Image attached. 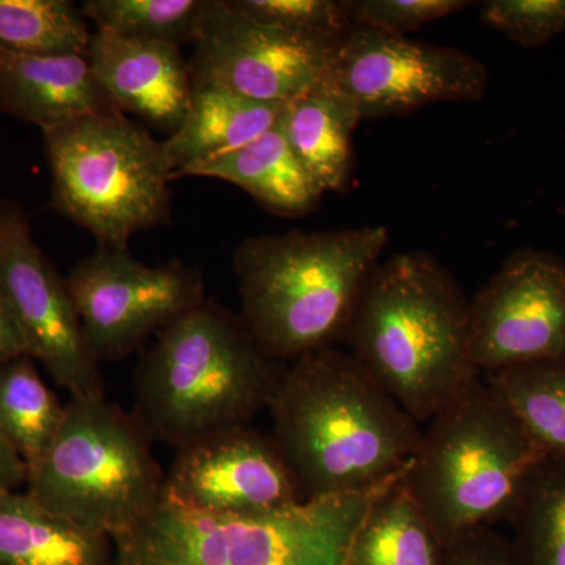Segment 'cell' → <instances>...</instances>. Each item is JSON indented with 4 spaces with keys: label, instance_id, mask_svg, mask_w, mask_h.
I'll return each mask as SVG.
<instances>
[{
    "label": "cell",
    "instance_id": "obj_6",
    "mask_svg": "<svg viewBox=\"0 0 565 565\" xmlns=\"http://www.w3.org/2000/svg\"><path fill=\"white\" fill-rule=\"evenodd\" d=\"M386 486L255 515L203 514L161 500L111 542L114 565H348L356 527Z\"/></svg>",
    "mask_w": 565,
    "mask_h": 565
},
{
    "label": "cell",
    "instance_id": "obj_32",
    "mask_svg": "<svg viewBox=\"0 0 565 565\" xmlns=\"http://www.w3.org/2000/svg\"><path fill=\"white\" fill-rule=\"evenodd\" d=\"M25 482L28 467L9 440L0 434V494L20 492Z\"/></svg>",
    "mask_w": 565,
    "mask_h": 565
},
{
    "label": "cell",
    "instance_id": "obj_15",
    "mask_svg": "<svg viewBox=\"0 0 565 565\" xmlns=\"http://www.w3.org/2000/svg\"><path fill=\"white\" fill-rule=\"evenodd\" d=\"M87 58L118 110L169 136L178 131L193 95L191 65L180 47L96 31Z\"/></svg>",
    "mask_w": 565,
    "mask_h": 565
},
{
    "label": "cell",
    "instance_id": "obj_30",
    "mask_svg": "<svg viewBox=\"0 0 565 565\" xmlns=\"http://www.w3.org/2000/svg\"><path fill=\"white\" fill-rule=\"evenodd\" d=\"M446 565H520L514 545L490 526L446 546Z\"/></svg>",
    "mask_w": 565,
    "mask_h": 565
},
{
    "label": "cell",
    "instance_id": "obj_13",
    "mask_svg": "<svg viewBox=\"0 0 565 565\" xmlns=\"http://www.w3.org/2000/svg\"><path fill=\"white\" fill-rule=\"evenodd\" d=\"M340 44L258 24L215 0L189 65L193 84L288 104L330 84Z\"/></svg>",
    "mask_w": 565,
    "mask_h": 565
},
{
    "label": "cell",
    "instance_id": "obj_9",
    "mask_svg": "<svg viewBox=\"0 0 565 565\" xmlns=\"http://www.w3.org/2000/svg\"><path fill=\"white\" fill-rule=\"evenodd\" d=\"M95 359L117 362L202 303V274L181 262L147 266L129 250L98 248L66 277Z\"/></svg>",
    "mask_w": 565,
    "mask_h": 565
},
{
    "label": "cell",
    "instance_id": "obj_3",
    "mask_svg": "<svg viewBox=\"0 0 565 565\" xmlns=\"http://www.w3.org/2000/svg\"><path fill=\"white\" fill-rule=\"evenodd\" d=\"M282 370L241 315L204 299L145 348L132 415L152 441L177 449L250 424L269 407Z\"/></svg>",
    "mask_w": 565,
    "mask_h": 565
},
{
    "label": "cell",
    "instance_id": "obj_24",
    "mask_svg": "<svg viewBox=\"0 0 565 565\" xmlns=\"http://www.w3.org/2000/svg\"><path fill=\"white\" fill-rule=\"evenodd\" d=\"M215 0H87L82 7L96 31L180 47L202 35Z\"/></svg>",
    "mask_w": 565,
    "mask_h": 565
},
{
    "label": "cell",
    "instance_id": "obj_22",
    "mask_svg": "<svg viewBox=\"0 0 565 565\" xmlns=\"http://www.w3.org/2000/svg\"><path fill=\"white\" fill-rule=\"evenodd\" d=\"M63 416L65 404L41 377L31 355L0 367V434L20 455L28 475L50 448Z\"/></svg>",
    "mask_w": 565,
    "mask_h": 565
},
{
    "label": "cell",
    "instance_id": "obj_11",
    "mask_svg": "<svg viewBox=\"0 0 565 565\" xmlns=\"http://www.w3.org/2000/svg\"><path fill=\"white\" fill-rule=\"evenodd\" d=\"M0 289L29 355L52 381L71 397L106 396L66 278L33 239L28 212L9 199H0Z\"/></svg>",
    "mask_w": 565,
    "mask_h": 565
},
{
    "label": "cell",
    "instance_id": "obj_25",
    "mask_svg": "<svg viewBox=\"0 0 565 565\" xmlns=\"http://www.w3.org/2000/svg\"><path fill=\"white\" fill-rule=\"evenodd\" d=\"M93 33L70 0H0V47L35 55H85Z\"/></svg>",
    "mask_w": 565,
    "mask_h": 565
},
{
    "label": "cell",
    "instance_id": "obj_27",
    "mask_svg": "<svg viewBox=\"0 0 565 565\" xmlns=\"http://www.w3.org/2000/svg\"><path fill=\"white\" fill-rule=\"evenodd\" d=\"M230 9L247 20L270 28L343 43L353 24L344 0H226Z\"/></svg>",
    "mask_w": 565,
    "mask_h": 565
},
{
    "label": "cell",
    "instance_id": "obj_21",
    "mask_svg": "<svg viewBox=\"0 0 565 565\" xmlns=\"http://www.w3.org/2000/svg\"><path fill=\"white\" fill-rule=\"evenodd\" d=\"M348 565H446V545L404 484V475L367 508Z\"/></svg>",
    "mask_w": 565,
    "mask_h": 565
},
{
    "label": "cell",
    "instance_id": "obj_4",
    "mask_svg": "<svg viewBox=\"0 0 565 565\" xmlns=\"http://www.w3.org/2000/svg\"><path fill=\"white\" fill-rule=\"evenodd\" d=\"M388 241L385 226L247 237L233 259L241 318L281 364L343 343Z\"/></svg>",
    "mask_w": 565,
    "mask_h": 565
},
{
    "label": "cell",
    "instance_id": "obj_16",
    "mask_svg": "<svg viewBox=\"0 0 565 565\" xmlns=\"http://www.w3.org/2000/svg\"><path fill=\"white\" fill-rule=\"evenodd\" d=\"M0 111L46 132L120 110L85 55L22 54L0 47Z\"/></svg>",
    "mask_w": 565,
    "mask_h": 565
},
{
    "label": "cell",
    "instance_id": "obj_10",
    "mask_svg": "<svg viewBox=\"0 0 565 565\" xmlns=\"http://www.w3.org/2000/svg\"><path fill=\"white\" fill-rule=\"evenodd\" d=\"M489 71L470 52L355 28L340 44L330 85L364 120L404 117L435 103H476Z\"/></svg>",
    "mask_w": 565,
    "mask_h": 565
},
{
    "label": "cell",
    "instance_id": "obj_2",
    "mask_svg": "<svg viewBox=\"0 0 565 565\" xmlns=\"http://www.w3.org/2000/svg\"><path fill=\"white\" fill-rule=\"evenodd\" d=\"M343 343L419 424L482 375L471 353V299L427 252L396 253L375 266Z\"/></svg>",
    "mask_w": 565,
    "mask_h": 565
},
{
    "label": "cell",
    "instance_id": "obj_29",
    "mask_svg": "<svg viewBox=\"0 0 565 565\" xmlns=\"http://www.w3.org/2000/svg\"><path fill=\"white\" fill-rule=\"evenodd\" d=\"M475 2L468 0H344L355 28L407 36L430 22L459 13Z\"/></svg>",
    "mask_w": 565,
    "mask_h": 565
},
{
    "label": "cell",
    "instance_id": "obj_12",
    "mask_svg": "<svg viewBox=\"0 0 565 565\" xmlns=\"http://www.w3.org/2000/svg\"><path fill=\"white\" fill-rule=\"evenodd\" d=\"M471 353L482 375L565 359V262L523 248L471 299Z\"/></svg>",
    "mask_w": 565,
    "mask_h": 565
},
{
    "label": "cell",
    "instance_id": "obj_33",
    "mask_svg": "<svg viewBox=\"0 0 565 565\" xmlns=\"http://www.w3.org/2000/svg\"><path fill=\"white\" fill-rule=\"evenodd\" d=\"M559 212H561V214H563V215H564V217H565V204H564V206H563V207H561Z\"/></svg>",
    "mask_w": 565,
    "mask_h": 565
},
{
    "label": "cell",
    "instance_id": "obj_28",
    "mask_svg": "<svg viewBox=\"0 0 565 565\" xmlns=\"http://www.w3.org/2000/svg\"><path fill=\"white\" fill-rule=\"evenodd\" d=\"M481 20L519 46L535 50L565 33V0H487Z\"/></svg>",
    "mask_w": 565,
    "mask_h": 565
},
{
    "label": "cell",
    "instance_id": "obj_23",
    "mask_svg": "<svg viewBox=\"0 0 565 565\" xmlns=\"http://www.w3.org/2000/svg\"><path fill=\"white\" fill-rule=\"evenodd\" d=\"M482 377L511 405L546 459L565 462V359Z\"/></svg>",
    "mask_w": 565,
    "mask_h": 565
},
{
    "label": "cell",
    "instance_id": "obj_5",
    "mask_svg": "<svg viewBox=\"0 0 565 565\" xmlns=\"http://www.w3.org/2000/svg\"><path fill=\"white\" fill-rule=\"evenodd\" d=\"M404 484L446 546L508 522L546 456L484 377L435 414Z\"/></svg>",
    "mask_w": 565,
    "mask_h": 565
},
{
    "label": "cell",
    "instance_id": "obj_18",
    "mask_svg": "<svg viewBox=\"0 0 565 565\" xmlns=\"http://www.w3.org/2000/svg\"><path fill=\"white\" fill-rule=\"evenodd\" d=\"M285 104L253 102L217 85L193 84L188 115L162 140L172 178L199 163L239 150L278 125Z\"/></svg>",
    "mask_w": 565,
    "mask_h": 565
},
{
    "label": "cell",
    "instance_id": "obj_17",
    "mask_svg": "<svg viewBox=\"0 0 565 565\" xmlns=\"http://www.w3.org/2000/svg\"><path fill=\"white\" fill-rule=\"evenodd\" d=\"M212 178L237 185L264 210L280 217H300L318 210L323 191L286 140L278 121L239 150L199 163L180 178Z\"/></svg>",
    "mask_w": 565,
    "mask_h": 565
},
{
    "label": "cell",
    "instance_id": "obj_7",
    "mask_svg": "<svg viewBox=\"0 0 565 565\" xmlns=\"http://www.w3.org/2000/svg\"><path fill=\"white\" fill-rule=\"evenodd\" d=\"M151 438L117 404L70 397L61 429L25 493L52 514L111 542L131 533L162 500L163 471Z\"/></svg>",
    "mask_w": 565,
    "mask_h": 565
},
{
    "label": "cell",
    "instance_id": "obj_20",
    "mask_svg": "<svg viewBox=\"0 0 565 565\" xmlns=\"http://www.w3.org/2000/svg\"><path fill=\"white\" fill-rule=\"evenodd\" d=\"M0 565H114V544L52 514L25 492L3 493Z\"/></svg>",
    "mask_w": 565,
    "mask_h": 565
},
{
    "label": "cell",
    "instance_id": "obj_14",
    "mask_svg": "<svg viewBox=\"0 0 565 565\" xmlns=\"http://www.w3.org/2000/svg\"><path fill=\"white\" fill-rule=\"evenodd\" d=\"M162 500L212 515H255L305 501L270 434L230 427L174 449Z\"/></svg>",
    "mask_w": 565,
    "mask_h": 565
},
{
    "label": "cell",
    "instance_id": "obj_31",
    "mask_svg": "<svg viewBox=\"0 0 565 565\" xmlns=\"http://www.w3.org/2000/svg\"><path fill=\"white\" fill-rule=\"evenodd\" d=\"M22 355H29L28 349H25L17 321L11 315L6 296L0 289V367Z\"/></svg>",
    "mask_w": 565,
    "mask_h": 565
},
{
    "label": "cell",
    "instance_id": "obj_1",
    "mask_svg": "<svg viewBox=\"0 0 565 565\" xmlns=\"http://www.w3.org/2000/svg\"><path fill=\"white\" fill-rule=\"evenodd\" d=\"M267 411L305 500L381 489L422 444V424L337 345L285 364Z\"/></svg>",
    "mask_w": 565,
    "mask_h": 565
},
{
    "label": "cell",
    "instance_id": "obj_8",
    "mask_svg": "<svg viewBox=\"0 0 565 565\" xmlns=\"http://www.w3.org/2000/svg\"><path fill=\"white\" fill-rule=\"evenodd\" d=\"M51 207L88 230L98 248L129 250L134 234L172 217V170L156 140L121 111L43 132Z\"/></svg>",
    "mask_w": 565,
    "mask_h": 565
},
{
    "label": "cell",
    "instance_id": "obj_19",
    "mask_svg": "<svg viewBox=\"0 0 565 565\" xmlns=\"http://www.w3.org/2000/svg\"><path fill=\"white\" fill-rule=\"evenodd\" d=\"M360 121L356 104L330 84L282 107V134L323 193L349 188L352 139Z\"/></svg>",
    "mask_w": 565,
    "mask_h": 565
},
{
    "label": "cell",
    "instance_id": "obj_26",
    "mask_svg": "<svg viewBox=\"0 0 565 565\" xmlns=\"http://www.w3.org/2000/svg\"><path fill=\"white\" fill-rule=\"evenodd\" d=\"M509 523L520 565H565V462L545 460Z\"/></svg>",
    "mask_w": 565,
    "mask_h": 565
}]
</instances>
